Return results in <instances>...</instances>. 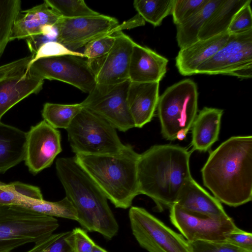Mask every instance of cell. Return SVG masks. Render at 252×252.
<instances>
[{"label":"cell","mask_w":252,"mask_h":252,"mask_svg":"<svg viewBox=\"0 0 252 252\" xmlns=\"http://www.w3.org/2000/svg\"><path fill=\"white\" fill-rule=\"evenodd\" d=\"M205 186L220 202L237 207L252 198V136H235L222 142L201 169Z\"/></svg>","instance_id":"cell-1"},{"label":"cell","mask_w":252,"mask_h":252,"mask_svg":"<svg viewBox=\"0 0 252 252\" xmlns=\"http://www.w3.org/2000/svg\"><path fill=\"white\" fill-rule=\"evenodd\" d=\"M190 152L177 145H156L140 154L137 175L139 194L152 198L158 209L176 202L182 188L192 178Z\"/></svg>","instance_id":"cell-2"},{"label":"cell","mask_w":252,"mask_h":252,"mask_svg":"<svg viewBox=\"0 0 252 252\" xmlns=\"http://www.w3.org/2000/svg\"><path fill=\"white\" fill-rule=\"evenodd\" d=\"M56 169L65 197L74 207L77 221L80 225L87 230L97 232L107 239L115 236L119 225L107 198L75 157L58 158Z\"/></svg>","instance_id":"cell-3"},{"label":"cell","mask_w":252,"mask_h":252,"mask_svg":"<svg viewBox=\"0 0 252 252\" xmlns=\"http://www.w3.org/2000/svg\"><path fill=\"white\" fill-rule=\"evenodd\" d=\"M140 154L125 145L113 155L78 154L74 157L116 208L127 209L139 194L137 165Z\"/></svg>","instance_id":"cell-4"},{"label":"cell","mask_w":252,"mask_h":252,"mask_svg":"<svg viewBox=\"0 0 252 252\" xmlns=\"http://www.w3.org/2000/svg\"><path fill=\"white\" fill-rule=\"evenodd\" d=\"M198 96L196 84L187 79L167 88L159 96L157 109L164 138L186 137L197 114Z\"/></svg>","instance_id":"cell-5"},{"label":"cell","mask_w":252,"mask_h":252,"mask_svg":"<svg viewBox=\"0 0 252 252\" xmlns=\"http://www.w3.org/2000/svg\"><path fill=\"white\" fill-rule=\"evenodd\" d=\"M59 226L54 217L22 206H0V252L36 243L53 234Z\"/></svg>","instance_id":"cell-6"},{"label":"cell","mask_w":252,"mask_h":252,"mask_svg":"<svg viewBox=\"0 0 252 252\" xmlns=\"http://www.w3.org/2000/svg\"><path fill=\"white\" fill-rule=\"evenodd\" d=\"M66 130L71 150L75 155H113L121 152L125 146L112 125L84 108Z\"/></svg>","instance_id":"cell-7"},{"label":"cell","mask_w":252,"mask_h":252,"mask_svg":"<svg viewBox=\"0 0 252 252\" xmlns=\"http://www.w3.org/2000/svg\"><path fill=\"white\" fill-rule=\"evenodd\" d=\"M132 234L140 246L149 252H191L182 235L176 233L144 208L129 210Z\"/></svg>","instance_id":"cell-8"},{"label":"cell","mask_w":252,"mask_h":252,"mask_svg":"<svg viewBox=\"0 0 252 252\" xmlns=\"http://www.w3.org/2000/svg\"><path fill=\"white\" fill-rule=\"evenodd\" d=\"M197 73L251 78L252 30L240 33L229 34L224 45L197 68Z\"/></svg>","instance_id":"cell-9"},{"label":"cell","mask_w":252,"mask_h":252,"mask_svg":"<svg viewBox=\"0 0 252 252\" xmlns=\"http://www.w3.org/2000/svg\"><path fill=\"white\" fill-rule=\"evenodd\" d=\"M55 25L57 41L72 51L103 36L132 28L129 20L120 25L116 18L101 14L74 18L61 17Z\"/></svg>","instance_id":"cell-10"},{"label":"cell","mask_w":252,"mask_h":252,"mask_svg":"<svg viewBox=\"0 0 252 252\" xmlns=\"http://www.w3.org/2000/svg\"><path fill=\"white\" fill-rule=\"evenodd\" d=\"M32 54L0 66V122L17 103L43 88L44 79L30 68Z\"/></svg>","instance_id":"cell-11"},{"label":"cell","mask_w":252,"mask_h":252,"mask_svg":"<svg viewBox=\"0 0 252 252\" xmlns=\"http://www.w3.org/2000/svg\"><path fill=\"white\" fill-rule=\"evenodd\" d=\"M129 80L111 85H96L81 102L83 108L103 118L117 129L126 132L135 127L127 96Z\"/></svg>","instance_id":"cell-12"},{"label":"cell","mask_w":252,"mask_h":252,"mask_svg":"<svg viewBox=\"0 0 252 252\" xmlns=\"http://www.w3.org/2000/svg\"><path fill=\"white\" fill-rule=\"evenodd\" d=\"M31 69L43 79L58 80L86 93L96 86L94 71L87 60L72 55L42 58L30 63Z\"/></svg>","instance_id":"cell-13"},{"label":"cell","mask_w":252,"mask_h":252,"mask_svg":"<svg viewBox=\"0 0 252 252\" xmlns=\"http://www.w3.org/2000/svg\"><path fill=\"white\" fill-rule=\"evenodd\" d=\"M170 219L188 242L225 241L237 227L231 218L215 220L188 211L176 203L170 207Z\"/></svg>","instance_id":"cell-14"},{"label":"cell","mask_w":252,"mask_h":252,"mask_svg":"<svg viewBox=\"0 0 252 252\" xmlns=\"http://www.w3.org/2000/svg\"><path fill=\"white\" fill-rule=\"evenodd\" d=\"M62 151L60 131L43 120L27 132L25 164L35 175L50 167Z\"/></svg>","instance_id":"cell-15"},{"label":"cell","mask_w":252,"mask_h":252,"mask_svg":"<svg viewBox=\"0 0 252 252\" xmlns=\"http://www.w3.org/2000/svg\"><path fill=\"white\" fill-rule=\"evenodd\" d=\"M113 35L115 41L109 52L89 63L94 71L96 85H115L129 80V63L135 42L122 31Z\"/></svg>","instance_id":"cell-16"},{"label":"cell","mask_w":252,"mask_h":252,"mask_svg":"<svg viewBox=\"0 0 252 252\" xmlns=\"http://www.w3.org/2000/svg\"><path fill=\"white\" fill-rule=\"evenodd\" d=\"M168 60L150 48L135 42L131 55L128 79L131 82H159L166 72Z\"/></svg>","instance_id":"cell-17"},{"label":"cell","mask_w":252,"mask_h":252,"mask_svg":"<svg viewBox=\"0 0 252 252\" xmlns=\"http://www.w3.org/2000/svg\"><path fill=\"white\" fill-rule=\"evenodd\" d=\"M175 203L188 211L215 220H223L230 218L220 202L211 195L192 178L184 185Z\"/></svg>","instance_id":"cell-18"},{"label":"cell","mask_w":252,"mask_h":252,"mask_svg":"<svg viewBox=\"0 0 252 252\" xmlns=\"http://www.w3.org/2000/svg\"><path fill=\"white\" fill-rule=\"evenodd\" d=\"M159 97V82H130L127 101L135 127L141 128L152 120Z\"/></svg>","instance_id":"cell-19"},{"label":"cell","mask_w":252,"mask_h":252,"mask_svg":"<svg viewBox=\"0 0 252 252\" xmlns=\"http://www.w3.org/2000/svg\"><path fill=\"white\" fill-rule=\"evenodd\" d=\"M229 36L227 32L198 40L181 49L176 57V66L183 76L196 74L197 68L213 57L224 45Z\"/></svg>","instance_id":"cell-20"},{"label":"cell","mask_w":252,"mask_h":252,"mask_svg":"<svg viewBox=\"0 0 252 252\" xmlns=\"http://www.w3.org/2000/svg\"><path fill=\"white\" fill-rule=\"evenodd\" d=\"M61 18L45 0L29 9L21 10L14 21L9 41L40 34L45 26L55 25Z\"/></svg>","instance_id":"cell-21"},{"label":"cell","mask_w":252,"mask_h":252,"mask_svg":"<svg viewBox=\"0 0 252 252\" xmlns=\"http://www.w3.org/2000/svg\"><path fill=\"white\" fill-rule=\"evenodd\" d=\"M223 113L222 109L205 107L197 114L191 128L193 150L206 152L218 140Z\"/></svg>","instance_id":"cell-22"},{"label":"cell","mask_w":252,"mask_h":252,"mask_svg":"<svg viewBox=\"0 0 252 252\" xmlns=\"http://www.w3.org/2000/svg\"><path fill=\"white\" fill-rule=\"evenodd\" d=\"M27 132L0 122V173L25 160Z\"/></svg>","instance_id":"cell-23"},{"label":"cell","mask_w":252,"mask_h":252,"mask_svg":"<svg viewBox=\"0 0 252 252\" xmlns=\"http://www.w3.org/2000/svg\"><path fill=\"white\" fill-rule=\"evenodd\" d=\"M251 0H221L198 34V40L227 32L234 15Z\"/></svg>","instance_id":"cell-24"},{"label":"cell","mask_w":252,"mask_h":252,"mask_svg":"<svg viewBox=\"0 0 252 252\" xmlns=\"http://www.w3.org/2000/svg\"><path fill=\"white\" fill-rule=\"evenodd\" d=\"M221 0H208L198 12L182 23L176 25V39L180 49L198 40V34Z\"/></svg>","instance_id":"cell-25"},{"label":"cell","mask_w":252,"mask_h":252,"mask_svg":"<svg viewBox=\"0 0 252 252\" xmlns=\"http://www.w3.org/2000/svg\"><path fill=\"white\" fill-rule=\"evenodd\" d=\"M43 199L40 189L36 186L14 182L0 181V206L20 205L30 200Z\"/></svg>","instance_id":"cell-26"},{"label":"cell","mask_w":252,"mask_h":252,"mask_svg":"<svg viewBox=\"0 0 252 252\" xmlns=\"http://www.w3.org/2000/svg\"><path fill=\"white\" fill-rule=\"evenodd\" d=\"M83 108L81 103L63 104L47 102L43 105L41 114L43 120L53 127L66 129Z\"/></svg>","instance_id":"cell-27"},{"label":"cell","mask_w":252,"mask_h":252,"mask_svg":"<svg viewBox=\"0 0 252 252\" xmlns=\"http://www.w3.org/2000/svg\"><path fill=\"white\" fill-rule=\"evenodd\" d=\"M22 206L52 217L77 220L76 210L66 197L56 202H50L44 199L30 200Z\"/></svg>","instance_id":"cell-28"},{"label":"cell","mask_w":252,"mask_h":252,"mask_svg":"<svg viewBox=\"0 0 252 252\" xmlns=\"http://www.w3.org/2000/svg\"><path fill=\"white\" fill-rule=\"evenodd\" d=\"M174 0H135L133 6L143 19L154 26H159L171 14Z\"/></svg>","instance_id":"cell-29"},{"label":"cell","mask_w":252,"mask_h":252,"mask_svg":"<svg viewBox=\"0 0 252 252\" xmlns=\"http://www.w3.org/2000/svg\"><path fill=\"white\" fill-rule=\"evenodd\" d=\"M21 8L20 0H0V58L10 41L13 24Z\"/></svg>","instance_id":"cell-30"},{"label":"cell","mask_w":252,"mask_h":252,"mask_svg":"<svg viewBox=\"0 0 252 252\" xmlns=\"http://www.w3.org/2000/svg\"><path fill=\"white\" fill-rule=\"evenodd\" d=\"M26 252H75L72 231L52 234Z\"/></svg>","instance_id":"cell-31"},{"label":"cell","mask_w":252,"mask_h":252,"mask_svg":"<svg viewBox=\"0 0 252 252\" xmlns=\"http://www.w3.org/2000/svg\"><path fill=\"white\" fill-rule=\"evenodd\" d=\"M61 17L79 18L95 16L100 13L93 10L83 0H45Z\"/></svg>","instance_id":"cell-32"},{"label":"cell","mask_w":252,"mask_h":252,"mask_svg":"<svg viewBox=\"0 0 252 252\" xmlns=\"http://www.w3.org/2000/svg\"><path fill=\"white\" fill-rule=\"evenodd\" d=\"M208 0H174L171 11L173 21L179 25L198 12Z\"/></svg>","instance_id":"cell-33"},{"label":"cell","mask_w":252,"mask_h":252,"mask_svg":"<svg viewBox=\"0 0 252 252\" xmlns=\"http://www.w3.org/2000/svg\"><path fill=\"white\" fill-rule=\"evenodd\" d=\"M115 41L113 34L103 36L85 46L83 53L89 63L99 59L111 49Z\"/></svg>","instance_id":"cell-34"},{"label":"cell","mask_w":252,"mask_h":252,"mask_svg":"<svg viewBox=\"0 0 252 252\" xmlns=\"http://www.w3.org/2000/svg\"><path fill=\"white\" fill-rule=\"evenodd\" d=\"M251 0L243 6L233 16L228 28L230 34H237L252 30Z\"/></svg>","instance_id":"cell-35"},{"label":"cell","mask_w":252,"mask_h":252,"mask_svg":"<svg viewBox=\"0 0 252 252\" xmlns=\"http://www.w3.org/2000/svg\"><path fill=\"white\" fill-rule=\"evenodd\" d=\"M188 242L191 252H249L225 241Z\"/></svg>","instance_id":"cell-36"},{"label":"cell","mask_w":252,"mask_h":252,"mask_svg":"<svg viewBox=\"0 0 252 252\" xmlns=\"http://www.w3.org/2000/svg\"><path fill=\"white\" fill-rule=\"evenodd\" d=\"M65 55H72L85 58L83 53L71 51L59 42L54 41L48 42L41 45L36 53L32 55L33 58L31 63L40 58Z\"/></svg>","instance_id":"cell-37"},{"label":"cell","mask_w":252,"mask_h":252,"mask_svg":"<svg viewBox=\"0 0 252 252\" xmlns=\"http://www.w3.org/2000/svg\"><path fill=\"white\" fill-rule=\"evenodd\" d=\"M225 242L235 246L252 252V234L238 227L228 234Z\"/></svg>","instance_id":"cell-38"},{"label":"cell","mask_w":252,"mask_h":252,"mask_svg":"<svg viewBox=\"0 0 252 252\" xmlns=\"http://www.w3.org/2000/svg\"><path fill=\"white\" fill-rule=\"evenodd\" d=\"M75 252H91L95 245L86 232L76 227L72 230Z\"/></svg>","instance_id":"cell-39"},{"label":"cell","mask_w":252,"mask_h":252,"mask_svg":"<svg viewBox=\"0 0 252 252\" xmlns=\"http://www.w3.org/2000/svg\"><path fill=\"white\" fill-rule=\"evenodd\" d=\"M91 252H108L103 248L95 244Z\"/></svg>","instance_id":"cell-40"}]
</instances>
